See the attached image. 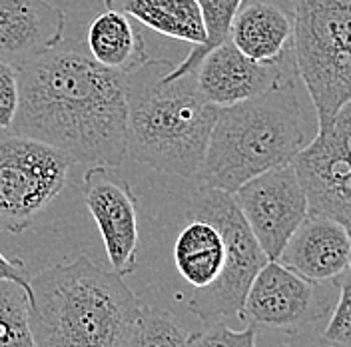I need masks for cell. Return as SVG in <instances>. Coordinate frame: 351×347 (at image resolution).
<instances>
[{
	"label": "cell",
	"mask_w": 351,
	"mask_h": 347,
	"mask_svg": "<svg viewBox=\"0 0 351 347\" xmlns=\"http://www.w3.org/2000/svg\"><path fill=\"white\" fill-rule=\"evenodd\" d=\"M10 130L52 146L72 164L116 168L126 158V74L82 50L54 48L19 68Z\"/></svg>",
	"instance_id": "6da1fadb"
},
{
	"label": "cell",
	"mask_w": 351,
	"mask_h": 347,
	"mask_svg": "<svg viewBox=\"0 0 351 347\" xmlns=\"http://www.w3.org/2000/svg\"><path fill=\"white\" fill-rule=\"evenodd\" d=\"M190 222L174 243V263L196 294L188 307L204 324L241 318L250 283L267 261L230 192L199 184L192 192Z\"/></svg>",
	"instance_id": "7a4b0ae2"
},
{
	"label": "cell",
	"mask_w": 351,
	"mask_h": 347,
	"mask_svg": "<svg viewBox=\"0 0 351 347\" xmlns=\"http://www.w3.org/2000/svg\"><path fill=\"white\" fill-rule=\"evenodd\" d=\"M140 307L122 276L88 256L30 278L28 315L36 347H124Z\"/></svg>",
	"instance_id": "3957f363"
},
{
	"label": "cell",
	"mask_w": 351,
	"mask_h": 347,
	"mask_svg": "<svg viewBox=\"0 0 351 347\" xmlns=\"http://www.w3.org/2000/svg\"><path fill=\"white\" fill-rule=\"evenodd\" d=\"M174 66L148 58L126 74V156L158 172L196 178L218 106L202 96L194 74L168 80Z\"/></svg>",
	"instance_id": "277c9868"
},
{
	"label": "cell",
	"mask_w": 351,
	"mask_h": 347,
	"mask_svg": "<svg viewBox=\"0 0 351 347\" xmlns=\"http://www.w3.org/2000/svg\"><path fill=\"white\" fill-rule=\"evenodd\" d=\"M317 132L309 122L295 78L260 96L218 108L197 180L234 194L247 180L291 164Z\"/></svg>",
	"instance_id": "5b68a950"
},
{
	"label": "cell",
	"mask_w": 351,
	"mask_h": 347,
	"mask_svg": "<svg viewBox=\"0 0 351 347\" xmlns=\"http://www.w3.org/2000/svg\"><path fill=\"white\" fill-rule=\"evenodd\" d=\"M285 4L293 19V68L322 126L351 100V0Z\"/></svg>",
	"instance_id": "8992f818"
},
{
	"label": "cell",
	"mask_w": 351,
	"mask_h": 347,
	"mask_svg": "<svg viewBox=\"0 0 351 347\" xmlns=\"http://www.w3.org/2000/svg\"><path fill=\"white\" fill-rule=\"evenodd\" d=\"M72 160L52 146L0 128V230L21 234L62 194Z\"/></svg>",
	"instance_id": "52a82bcc"
},
{
	"label": "cell",
	"mask_w": 351,
	"mask_h": 347,
	"mask_svg": "<svg viewBox=\"0 0 351 347\" xmlns=\"http://www.w3.org/2000/svg\"><path fill=\"white\" fill-rule=\"evenodd\" d=\"M291 166L306 190L309 212L351 226V100L317 126Z\"/></svg>",
	"instance_id": "ba28073f"
},
{
	"label": "cell",
	"mask_w": 351,
	"mask_h": 347,
	"mask_svg": "<svg viewBox=\"0 0 351 347\" xmlns=\"http://www.w3.org/2000/svg\"><path fill=\"white\" fill-rule=\"evenodd\" d=\"M331 287L309 282L278 260H267L245 294L241 318L256 327L300 331L328 318Z\"/></svg>",
	"instance_id": "9c48e42d"
},
{
	"label": "cell",
	"mask_w": 351,
	"mask_h": 347,
	"mask_svg": "<svg viewBox=\"0 0 351 347\" xmlns=\"http://www.w3.org/2000/svg\"><path fill=\"white\" fill-rule=\"evenodd\" d=\"M234 200L267 260H278L309 212L295 168L284 164L260 174L234 192Z\"/></svg>",
	"instance_id": "30bf717a"
},
{
	"label": "cell",
	"mask_w": 351,
	"mask_h": 347,
	"mask_svg": "<svg viewBox=\"0 0 351 347\" xmlns=\"http://www.w3.org/2000/svg\"><path fill=\"white\" fill-rule=\"evenodd\" d=\"M80 194L102 236L112 270L126 278L138 265V198L132 186L108 166H90Z\"/></svg>",
	"instance_id": "8fae6325"
},
{
	"label": "cell",
	"mask_w": 351,
	"mask_h": 347,
	"mask_svg": "<svg viewBox=\"0 0 351 347\" xmlns=\"http://www.w3.org/2000/svg\"><path fill=\"white\" fill-rule=\"evenodd\" d=\"M194 76L202 96L221 108L260 96L298 74L291 56L280 62H258L241 54L228 38L204 54Z\"/></svg>",
	"instance_id": "7c38bea8"
},
{
	"label": "cell",
	"mask_w": 351,
	"mask_h": 347,
	"mask_svg": "<svg viewBox=\"0 0 351 347\" xmlns=\"http://www.w3.org/2000/svg\"><path fill=\"white\" fill-rule=\"evenodd\" d=\"M278 261L309 282L333 283L351 267L348 226L333 217L307 212Z\"/></svg>",
	"instance_id": "4fadbf2b"
},
{
	"label": "cell",
	"mask_w": 351,
	"mask_h": 347,
	"mask_svg": "<svg viewBox=\"0 0 351 347\" xmlns=\"http://www.w3.org/2000/svg\"><path fill=\"white\" fill-rule=\"evenodd\" d=\"M66 30L62 8L48 0H0V60L28 64L58 48Z\"/></svg>",
	"instance_id": "5bb4252c"
},
{
	"label": "cell",
	"mask_w": 351,
	"mask_h": 347,
	"mask_svg": "<svg viewBox=\"0 0 351 347\" xmlns=\"http://www.w3.org/2000/svg\"><path fill=\"white\" fill-rule=\"evenodd\" d=\"M293 19L285 0H240L230 40L252 60L280 62L291 54Z\"/></svg>",
	"instance_id": "9a60e30c"
},
{
	"label": "cell",
	"mask_w": 351,
	"mask_h": 347,
	"mask_svg": "<svg viewBox=\"0 0 351 347\" xmlns=\"http://www.w3.org/2000/svg\"><path fill=\"white\" fill-rule=\"evenodd\" d=\"M86 44L98 64L118 74H130L148 60L140 30L118 10L106 8L88 24Z\"/></svg>",
	"instance_id": "2e32d148"
},
{
	"label": "cell",
	"mask_w": 351,
	"mask_h": 347,
	"mask_svg": "<svg viewBox=\"0 0 351 347\" xmlns=\"http://www.w3.org/2000/svg\"><path fill=\"white\" fill-rule=\"evenodd\" d=\"M104 4L166 38L192 46H199L206 38L196 0H104Z\"/></svg>",
	"instance_id": "e0dca14e"
},
{
	"label": "cell",
	"mask_w": 351,
	"mask_h": 347,
	"mask_svg": "<svg viewBox=\"0 0 351 347\" xmlns=\"http://www.w3.org/2000/svg\"><path fill=\"white\" fill-rule=\"evenodd\" d=\"M196 2L204 22L206 38L199 46H192L190 54L180 64H176L172 70L166 72L168 80L180 78L184 74H194L204 54L230 38V26L234 21L236 8L240 4V0H196Z\"/></svg>",
	"instance_id": "ac0fdd59"
},
{
	"label": "cell",
	"mask_w": 351,
	"mask_h": 347,
	"mask_svg": "<svg viewBox=\"0 0 351 347\" xmlns=\"http://www.w3.org/2000/svg\"><path fill=\"white\" fill-rule=\"evenodd\" d=\"M190 333L170 311L140 307L124 347H188Z\"/></svg>",
	"instance_id": "d6986e66"
},
{
	"label": "cell",
	"mask_w": 351,
	"mask_h": 347,
	"mask_svg": "<svg viewBox=\"0 0 351 347\" xmlns=\"http://www.w3.org/2000/svg\"><path fill=\"white\" fill-rule=\"evenodd\" d=\"M0 347H36L28 315V291L14 282H0Z\"/></svg>",
	"instance_id": "ffe728a7"
},
{
	"label": "cell",
	"mask_w": 351,
	"mask_h": 347,
	"mask_svg": "<svg viewBox=\"0 0 351 347\" xmlns=\"http://www.w3.org/2000/svg\"><path fill=\"white\" fill-rule=\"evenodd\" d=\"M333 283L339 294L331 307V320L324 329V339L333 347H351V267Z\"/></svg>",
	"instance_id": "44dd1931"
},
{
	"label": "cell",
	"mask_w": 351,
	"mask_h": 347,
	"mask_svg": "<svg viewBox=\"0 0 351 347\" xmlns=\"http://www.w3.org/2000/svg\"><path fill=\"white\" fill-rule=\"evenodd\" d=\"M258 327L250 326L243 329H232L221 320L210 322L199 333H190L188 347H258Z\"/></svg>",
	"instance_id": "7402d4cb"
},
{
	"label": "cell",
	"mask_w": 351,
	"mask_h": 347,
	"mask_svg": "<svg viewBox=\"0 0 351 347\" xmlns=\"http://www.w3.org/2000/svg\"><path fill=\"white\" fill-rule=\"evenodd\" d=\"M19 68L0 60V128H10L19 110Z\"/></svg>",
	"instance_id": "603a6c76"
},
{
	"label": "cell",
	"mask_w": 351,
	"mask_h": 347,
	"mask_svg": "<svg viewBox=\"0 0 351 347\" xmlns=\"http://www.w3.org/2000/svg\"><path fill=\"white\" fill-rule=\"evenodd\" d=\"M0 282H14L26 287H30V276L22 260H10L0 252Z\"/></svg>",
	"instance_id": "cb8c5ba5"
},
{
	"label": "cell",
	"mask_w": 351,
	"mask_h": 347,
	"mask_svg": "<svg viewBox=\"0 0 351 347\" xmlns=\"http://www.w3.org/2000/svg\"><path fill=\"white\" fill-rule=\"evenodd\" d=\"M348 234H350V239H351V226H348Z\"/></svg>",
	"instance_id": "d4e9b609"
}]
</instances>
